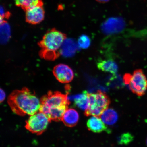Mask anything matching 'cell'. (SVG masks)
Returning a JSON list of instances; mask_svg holds the SVG:
<instances>
[{"label": "cell", "instance_id": "obj_1", "mask_svg": "<svg viewBox=\"0 0 147 147\" xmlns=\"http://www.w3.org/2000/svg\"><path fill=\"white\" fill-rule=\"evenodd\" d=\"M8 104L13 112L20 116L32 115L39 111L40 100L26 87L15 90L9 95Z\"/></svg>", "mask_w": 147, "mask_h": 147}, {"label": "cell", "instance_id": "obj_2", "mask_svg": "<svg viewBox=\"0 0 147 147\" xmlns=\"http://www.w3.org/2000/svg\"><path fill=\"white\" fill-rule=\"evenodd\" d=\"M40 100L39 111L45 113L51 121L55 122L61 121L70 102L67 94L58 91H49Z\"/></svg>", "mask_w": 147, "mask_h": 147}, {"label": "cell", "instance_id": "obj_3", "mask_svg": "<svg viewBox=\"0 0 147 147\" xmlns=\"http://www.w3.org/2000/svg\"><path fill=\"white\" fill-rule=\"evenodd\" d=\"M66 39V35L56 28L47 31L38 42L40 57L51 61L57 59L61 55L62 46Z\"/></svg>", "mask_w": 147, "mask_h": 147}, {"label": "cell", "instance_id": "obj_4", "mask_svg": "<svg viewBox=\"0 0 147 147\" xmlns=\"http://www.w3.org/2000/svg\"><path fill=\"white\" fill-rule=\"evenodd\" d=\"M89 106L84 112L86 116H100L107 109L110 102L109 97L105 93L98 91L94 93H87Z\"/></svg>", "mask_w": 147, "mask_h": 147}, {"label": "cell", "instance_id": "obj_5", "mask_svg": "<svg viewBox=\"0 0 147 147\" xmlns=\"http://www.w3.org/2000/svg\"><path fill=\"white\" fill-rule=\"evenodd\" d=\"M30 116L26 122L25 127L32 133L41 135L47 130L51 120L40 111Z\"/></svg>", "mask_w": 147, "mask_h": 147}, {"label": "cell", "instance_id": "obj_6", "mask_svg": "<svg viewBox=\"0 0 147 147\" xmlns=\"http://www.w3.org/2000/svg\"><path fill=\"white\" fill-rule=\"evenodd\" d=\"M128 84L130 90L137 96H142L145 94L147 90V79L142 69L134 71Z\"/></svg>", "mask_w": 147, "mask_h": 147}, {"label": "cell", "instance_id": "obj_7", "mask_svg": "<svg viewBox=\"0 0 147 147\" xmlns=\"http://www.w3.org/2000/svg\"><path fill=\"white\" fill-rule=\"evenodd\" d=\"M26 21L32 25L39 24L43 21L45 17V11L43 3L41 1L34 6L30 7L25 11Z\"/></svg>", "mask_w": 147, "mask_h": 147}, {"label": "cell", "instance_id": "obj_8", "mask_svg": "<svg viewBox=\"0 0 147 147\" xmlns=\"http://www.w3.org/2000/svg\"><path fill=\"white\" fill-rule=\"evenodd\" d=\"M125 26V23L122 18H111L104 22L101 29L104 34L110 35L120 32L123 30Z\"/></svg>", "mask_w": 147, "mask_h": 147}, {"label": "cell", "instance_id": "obj_9", "mask_svg": "<svg viewBox=\"0 0 147 147\" xmlns=\"http://www.w3.org/2000/svg\"><path fill=\"white\" fill-rule=\"evenodd\" d=\"M53 73L58 81L61 83H68L72 81L74 78L73 70L65 64H60L55 66Z\"/></svg>", "mask_w": 147, "mask_h": 147}, {"label": "cell", "instance_id": "obj_10", "mask_svg": "<svg viewBox=\"0 0 147 147\" xmlns=\"http://www.w3.org/2000/svg\"><path fill=\"white\" fill-rule=\"evenodd\" d=\"M79 119L78 112L72 108L67 109L62 117L61 121L66 126L72 127L78 124Z\"/></svg>", "mask_w": 147, "mask_h": 147}, {"label": "cell", "instance_id": "obj_11", "mask_svg": "<svg viewBox=\"0 0 147 147\" xmlns=\"http://www.w3.org/2000/svg\"><path fill=\"white\" fill-rule=\"evenodd\" d=\"M87 127L90 131L95 133L107 131L108 128L102 119L97 116H93L88 119Z\"/></svg>", "mask_w": 147, "mask_h": 147}, {"label": "cell", "instance_id": "obj_12", "mask_svg": "<svg viewBox=\"0 0 147 147\" xmlns=\"http://www.w3.org/2000/svg\"><path fill=\"white\" fill-rule=\"evenodd\" d=\"M97 65L100 70L104 72L115 74L118 71L117 64L112 60H100L97 62Z\"/></svg>", "mask_w": 147, "mask_h": 147}, {"label": "cell", "instance_id": "obj_13", "mask_svg": "<svg viewBox=\"0 0 147 147\" xmlns=\"http://www.w3.org/2000/svg\"><path fill=\"white\" fill-rule=\"evenodd\" d=\"M78 49L76 42L71 39H66L64 41L61 49V54L67 57L74 56Z\"/></svg>", "mask_w": 147, "mask_h": 147}, {"label": "cell", "instance_id": "obj_14", "mask_svg": "<svg viewBox=\"0 0 147 147\" xmlns=\"http://www.w3.org/2000/svg\"><path fill=\"white\" fill-rule=\"evenodd\" d=\"M101 119L104 123L111 125L117 122L118 119L117 112L112 108L107 109L101 115Z\"/></svg>", "mask_w": 147, "mask_h": 147}, {"label": "cell", "instance_id": "obj_15", "mask_svg": "<svg viewBox=\"0 0 147 147\" xmlns=\"http://www.w3.org/2000/svg\"><path fill=\"white\" fill-rule=\"evenodd\" d=\"M72 98L74 100L75 105L80 109L85 111L87 109L89 104L87 92H84L82 94L73 96Z\"/></svg>", "mask_w": 147, "mask_h": 147}, {"label": "cell", "instance_id": "obj_16", "mask_svg": "<svg viewBox=\"0 0 147 147\" xmlns=\"http://www.w3.org/2000/svg\"><path fill=\"white\" fill-rule=\"evenodd\" d=\"M1 43L8 41L10 37V27L5 20L1 21Z\"/></svg>", "mask_w": 147, "mask_h": 147}, {"label": "cell", "instance_id": "obj_17", "mask_svg": "<svg viewBox=\"0 0 147 147\" xmlns=\"http://www.w3.org/2000/svg\"><path fill=\"white\" fill-rule=\"evenodd\" d=\"M16 6L21 7L25 11L31 7L38 5L42 0H14Z\"/></svg>", "mask_w": 147, "mask_h": 147}, {"label": "cell", "instance_id": "obj_18", "mask_svg": "<svg viewBox=\"0 0 147 147\" xmlns=\"http://www.w3.org/2000/svg\"><path fill=\"white\" fill-rule=\"evenodd\" d=\"M91 41L90 38L85 35H82L80 37L78 40L79 47L83 49H87L90 45Z\"/></svg>", "mask_w": 147, "mask_h": 147}, {"label": "cell", "instance_id": "obj_19", "mask_svg": "<svg viewBox=\"0 0 147 147\" xmlns=\"http://www.w3.org/2000/svg\"><path fill=\"white\" fill-rule=\"evenodd\" d=\"M134 137L131 134L127 133L123 134L118 139L120 144H127L133 140Z\"/></svg>", "mask_w": 147, "mask_h": 147}, {"label": "cell", "instance_id": "obj_20", "mask_svg": "<svg viewBox=\"0 0 147 147\" xmlns=\"http://www.w3.org/2000/svg\"><path fill=\"white\" fill-rule=\"evenodd\" d=\"M1 21L5 20V19H8L10 17L11 14L10 12L5 11L4 8L1 6Z\"/></svg>", "mask_w": 147, "mask_h": 147}, {"label": "cell", "instance_id": "obj_21", "mask_svg": "<svg viewBox=\"0 0 147 147\" xmlns=\"http://www.w3.org/2000/svg\"><path fill=\"white\" fill-rule=\"evenodd\" d=\"M0 91H1V98H0L1 100H0V101H1V103L4 101L6 95H5V92L2 89H1Z\"/></svg>", "mask_w": 147, "mask_h": 147}, {"label": "cell", "instance_id": "obj_22", "mask_svg": "<svg viewBox=\"0 0 147 147\" xmlns=\"http://www.w3.org/2000/svg\"><path fill=\"white\" fill-rule=\"evenodd\" d=\"M96 1L99 3H104L107 2L109 0H96Z\"/></svg>", "mask_w": 147, "mask_h": 147}, {"label": "cell", "instance_id": "obj_23", "mask_svg": "<svg viewBox=\"0 0 147 147\" xmlns=\"http://www.w3.org/2000/svg\"><path fill=\"white\" fill-rule=\"evenodd\" d=\"M146 145L147 146V138L146 140Z\"/></svg>", "mask_w": 147, "mask_h": 147}]
</instances>
